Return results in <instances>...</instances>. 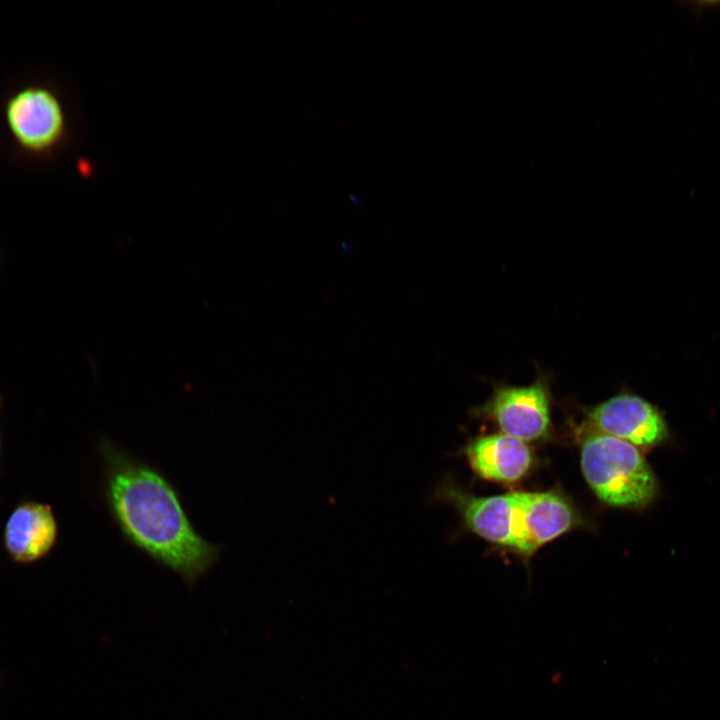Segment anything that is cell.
<instances>
[{
    "label": "cell",
    "instance_id": "7a4b0ae2",
    "mask_svg": "<svg viewBox=\"0 0 720 720\" xmlns=\"http://www.w3.org/2000/svg\"><path fill=\"white\" fill-rule=\"evenodd\" d=\"M582 438L580 464L584 478L603 503L642 508L656 496L658 483L634 445L594 428Z\"/></svg>",
    "mask_w": 720,
    "mask_h": 720
},
{
    "label": "cell",
    "instance_id": "5b68a950",
    "mask_svg": "<svg viewBox=\"0 0 720 720\" xmlns=\"http://www.w3.org/2000/svg\"><path fill=\"white\" fill-rule=\"evenodd\" d=\"M433 496L453 505L468 530L493 544L515 549L518 538L515 492L476 497L447 478L436 487Z\"/></svg>",
    "mask_w": 720,
    "mask_h": 720
},
{
    "label": "cell",
    "instance_id": "8fae6325",
    "mask_svg": "<svg viewBox=\"0 0 720 720\" xmlns=\"http://www.w3.org/2000/svg\"><path fill=\"white\" fill-rule=\"evenodd\" d=\"M1 264H2V254L0 252V267H1Z\"/></svg>",
    "mask_w": 720,
    "mask_h": 720
},
{
    "label": "cell",
    "instance_id": "277c9868",
    "mask_svg": "<svg viewBox=\"0 0 720 720\" xmlns=\"http://www.w3.org/2000/svg\"><path fill=\"white\" fill-rule=\"evenodd\" d=\"M9 128L24 148L45 152L57 146L66 134V115L59 98L44 87H27L7 103Z\"/></svg>",
    "mask_w": 720,
    "mask_h": 720
},
{
    "label": "cell",
    "instance_id": "30bf717a",
    "mask_svg": "<svg viewBox=\"0 0 720 720\" xmlns=\"http://www.w3.org/2000/svg\"><path fill=\"white\" fill-rule=\"evenodd\" d=\"M4 402H5L4 394L0 391V419H1V414H2L3 408H4ZM2 440H3V438H2V429H1V422H0V459H1V451H2Z\"/></svg>",
    "mask_w": 720,
    "mask_h": 720
},
{
    "label": "cell",
    "instance_id": "8992f818",
    "mask_svg": "<svg viewBox=\"0 0 720 720\" xmlns=\"http://www.w3.org/2000/svg\"><path fill=\"white\" fill-rule=\"evenodd\" d=\"M592 428L635 447L663 442L668 427L661 412L644 398L622 392L587 410Z\"/></svg>",
    "mask_w": 720,
    "mask_h": 720
},
{
    "label": "cell",
    "instance_id": "6da1fadb",
    "mask_svg": "<svg viewBox=\"0 0 720 720\" xmlns=\"http://www.w3.org/2000/svg\"><path fill=\"white\" fill-rule=\"evenodd\" d=\"M99 451L106 506L124 538L193 585L217 562L220 547L195 530L162 471L106 438Z\"/></svg>",
    "mask_w": 720,
    "mask_h": 720
},
{
    "label": "cell",
    "instance_id": "ba28073f",
    "mask_svg": "<svg viewBox=\"0 0 720 720\" xmlns=\"http://www.w3.org/2000/svg\"><path fill=\"white\" fill-rule=\"evenodd\" d=\"M518 538L515 550L530 556L580 522L574 505L556 491L515 492Z\"/></svg>",
    "mask_w": 720,
    "mask_h": 720
},
{
    "label": "cell",
    "instance_id": "3957f363",
    "mask_svg": "<svg viewBox=\"0 0 720 720\" xmlns=\"http://www.w3.org/2000/svg\"><path fill=\"white\" fill-rule=\"evenodd\" d=\"M550 409L549 385L544 376H539L526 386H496L491 397L475 412L496 423L501 433L528 442L550 434Z\"/></svg>",
    "mask_w": 720,
    "mask_h": 720
},
{
    "label": "cell",
    "instance_id": "9c48e42d",
    "mask_svg": "<svg viewBox=\"0 0 720 720\" xmlns=\"http://www.w3.org/2000/svg\"><path fill=\"white\" fill-rule=\"evenodd\" d=\"M472 470L481 478L500 483L522 479L533 462L526 442L504 433L471 439L464 449Z\"/></svg>",
    "mask_w": 720,
    "mask_h": 720
},
{
    "label": "cell",
    "instance_id": "52a82bcc",
    "mask_svg": "<svg viewBox=\"0 0 720 720\" xmlns=\"http://www.w3.org/2000/svg\"><path fill=\"white\" fill-rule=\"evenodd\" d=\"M59 526L52 507L23 499L8 515L2 530L4 551L15 564L30 565L45 559L58 542Z\"/></svg>",
    "mask_w": 720,
    "mask_h": 720
}]
</instances>
